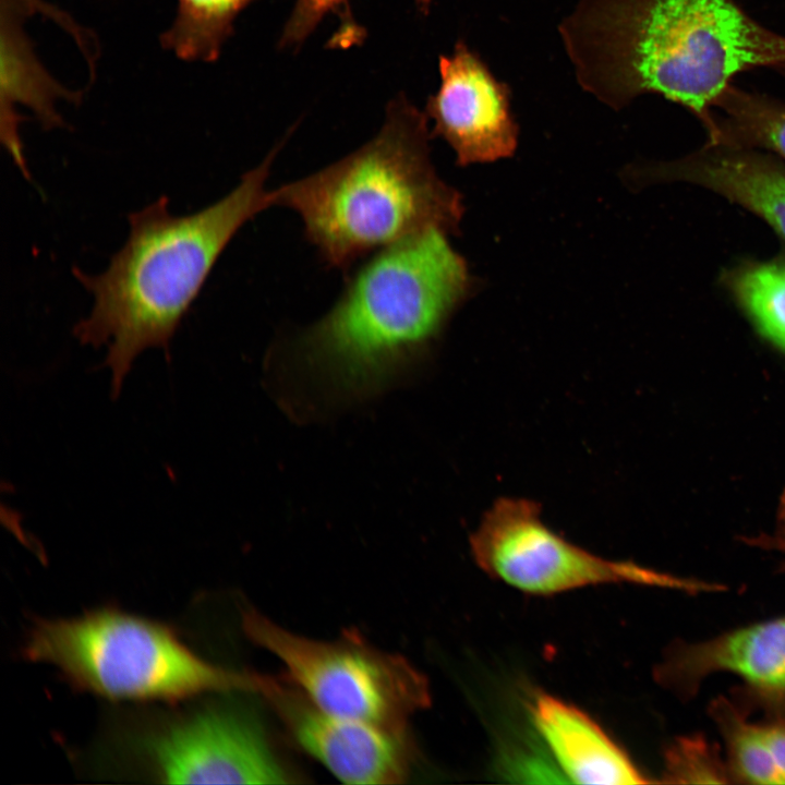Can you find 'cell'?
Returning <instances> with one entry per match:
<instances>
[{
	"label": "cell",
	"mask_w": 785,
	"mask_h": 785,
	"mask_svg": "<svg viewBox=\"0 0 785 785\" xmlns=\"http://www.w3.org/2000/svg\"><path fill=\"white\" fill-rule=\"evenodd\" d=\"M758 544L764 545L770 548L785 550V494L782 498L780 516H778V532L773 536L763 538L757 541Z\"/></svg>",
	"instance_id": "7402d4cb"
},
{
	"label": "cell",
	"mask_w": 785,
	"mask_h": 785,
	"mask_svg": "<svg viewBox=\"0 0 785 785\" xmlns=\"http://www.w3.org/2000/svg\"><path fill=\"white\" fill-rule=\"evenodd\" d=\"M427 122L403 94L395 96L374 137L268 191L269 207L295 212L322 259L342 271L365 254L427 229L454 232L462 217L461 196L434 169Z\"/></svg>",
	"instance_id": "277c9868"
},
{
	"label": "cell",
	"mask_w": 785,
	"mask_h": 785,
	"mask_svg": "<svg viewBox=\"0 0 785 785\" xmlns=\"http://www.w3.org/2000/svg\"><path fill=\"white\" fill-rule=\"evenodd\" d=\"M737 702L746 708L761 709L759 722L764 741L770 749L785 784V699L764 700L741 697Z\"/></svg>",
	"instance_id": "44dd1931"
},
{
	"label": "cell",
	"mask_w": 785,
	"mask_h": 785,
	"mask_svg": "<svg viewBox=\"0 0 785 785\" xmlns=\"http://www.w3.org/2000/svg\"><path fill=\"white\" fill-rule=\"evenodd\" d=\"M346 0H295L283 25L278 46L280 49L299 48L315 31L322 20Z\"/></svg>",
	"instance_id": "ffe728a7"
},
{
	"label": "cell",
	"mask_w": 785,
	"mask_h": 785,
	"mask_svg": "<svg viewBox=\"0 0 785 785\" xmlns=\"http://www.w3.org/2000/svg\"><path fill=\"white\" fill-rule=\"evenodd\" d=\"M710 144L762 147L785 158V102L733 84L712 108Z\"/></svg>",
	"instance_id": "9a60e30c"
},
{
	"label": "cell",
	"mask_w": 785,
	"mask_h": 785,
	"mask_svg": "<svg viewBox=\"0 0 785 785\" xmlns=\"http://www.w3.org/2000/svg\"><path fill=\"white\" fill-rule=\"evenodd\" d=\"M177 13L160 36L165 50L184 61L215 62L238 15L253 0H177Z\"/></svg>",
	"instance_id": "2e32d148"
},
{
	"label": "cell",
	"mask_w": 785,
	"mask_h": 785,
	"mask_svg": "<svg viewBox=\"0 0 785 785\" xmlns=\"http://www.w3.org/2000/svg\"><path fill=\"white\" fill-rule=\"evenodd\" d=\"M470 288L467 264L444 230L384 247L295 337L289 373L330 406L374 398L427 357Z\"/></svg>",
	"instance_id": "7a4b0ae2"
},
{
	"label": "cell",
	"mask_w": 785,
	"mask_h": 785,
	"mask_svg": "<svg viewBox=\"0 0 785 785\" xmlns=\"http://www.w3.org/2000/svg\"><path fill=\"white\" fill-rule=\"evenodd\" d=\"M665 782L727 783L732 782L727 764L703 738H680L665 756Z\"/></svg>",
	"instance_id": "d6986e66"
},
{
	"label": "cell",
	"mask_w": 785,
	"mask_h": 785,
	"mask_svg": "<svg viewBox=\"0 0 785 785\" xmlns=\"http://www.w3.org/2000/svg\"><path fill=\"white\" fill-rule=\"evenodd\" d=\"M34 0H1V141L15 165L27 178L19 136L20 117L15 105L27 107L45 130L64 126L56 101L80 102L82 94L58 83L36 57L22 28V19Z\"/></svg>",
	"instance_id": "7c38bea8"
},
{
	"label": "cell",
	"mask_w": 785,
	"mask_h": 785,
	"mask_svg": "<svg viewBox=\"0 0 785 785\" xmlns=\"http://www.w3.org/2000/svg\"><path fill=\"white\" fill-rule=\"evenodd\" d=\"M414 1H415L418 10L422 14L426 15L430 11L433 0H414Z\"/></svg>",
	"instance_id": "603a6c76"
},
{
	"label": "cell",
	"mask_w": 785,
	"mask_h": 785,
	"mask_svg": "<svg viewBox=\"0 0 785 785\" xmlns=\"http://www.w3.org/2000/svg\"><path fill=\"white\" fill-rule=\"evenodd\" d=\"M782 552H784V553H785V550H783Z\"/></svg>",
	"instance_id": "cb8c5ba5"
},
{
	"label": "cell",
	"mask_w": 785,
	"mask_h": 785,
	"mask_svg": "<svg viewBox=\"0 0 785 785\" xmlns=\"http://www.w3.org/2000/svg\"><path fill=\"white\" fill-rule=\"evenodd\" d=\"M727 752L732 781L752 784H783L780 771L768 748L759 722L737 702L717 698L710 705Z\"/></svg>",
	"instance_id": "e0dca14e"
},
{
	"label": "cell",
	"mask_w": 785,
	"mask_h": 785,
	"mask_svg": "<svg viewBox=\"0 0 785 785\" xmlns=\"http://www.w3.org/2000/svg\"><path fill=\"white\" fill-rule=\"evenodd\" d=\"M470 550L490 577L531 595L633 583L686 589L695 584L631 561L611 560L563 538L542 518L536 502L499 497L471 533Z\"/></svg>",
	"instance_id": "52a82bcc"
},
{
	"label": "cell",
	"mask_w": 785,
	"mask_h": 785,
	"mask_svg": "<svg viewBox=\"0 0 785 785\" xmlns=\"http://www.w3.org/2000/svg\"><path fill=\"white\" fill-rule=\"evenodd\" d=\"M259 695L295 741L349 784H400L410 775L412 741L404 729L333 715L288 677L263 675Z\"/></svg>",
	"instance_id": "9c48e42d"
},
{
	"label": "cell",
	"mask_w": 785,
	"mask_h": 785,
	"mask_svg": "<svg viewBox=\"0 0 785 785\" xmlns=\"http://www.w3.org/2000/svg\"><path fill=\"white\" fill-rule=\"evenodd\" d=\"M558 32L578 84L602 104L657 94L705 128L736 75L785 70V36L736 0H578Z\"/></svg>",
	"instance_id": "6da1fadb"
},
{
	"label": "cell",
	"mask_w": 785,
	"mask_h": 785,
	"mask_svg": "<svg viewBox=\"0 0 785 785\" xmlns=\"http://www.w3.org/2000/svg\"><path fill=\"white\" fill-rule=\"evenodd\" d=\"M246 636L277 656L287 676L322 710L345 718L404 729L431 701L426 677L408 660L377 649L357 630L333 641L293 633L253 609Z\"/></svg>",
	"instance_id": "8992f818"
},
{
	"label": "cell",
	"mask_w": 785,
	"mask_h": 785,
	"mask_svg": "<svg viewBox=\"0 0 785 785\" xmlns=\"http://www.w3.org/2000/svg\"><path fill=\"white\" fill-rule=\"evenodd\" d=\"M727 672L745 683L742 693L785 699V616L669 648L655 678L681 698L695 696L711 674Z\"/></svg>",
	"instance_id": "8fae6325"
},
{
	"label": "cell",
	"mask_w": 785,
	"mask_h": 785,
	"mask_svg": "<svg viewBox=\"0 0 785 785\" xmlns=\"http://www.w3.org/2000/svg\"><path fill=\"white\" fill-rule=\"evenodd\" d=\"M660 172L711 190L764 219L785 238V169L742 147L710 144Z\"/></svg>",
	"instance_id": "5bb4252c"
},
{
	"label": "cell",
	"mask_w": 785,
	"mask_h": 785,
	"mask_svg": "<svg viewBox=\"0 0 785 785\" xmlns=\"http://www.w3.org/2000/svg\"><path fill=\"white\" fill-rule=\"evenodd\" d=\"M23 654L53 665L76 689L111 700L177 702L210 692L259 693L263 676L210 663L168 626L116 608L36 620Z\"/></svg>",
	"instance_id": "5b68a950"
},
{
	"label": "cell",
	"mask_w": 785,
	"mask_h": 785,
	"mask_svg": "<svg viewBox=\"0 0 785 785\" xmlns=\"http://www.w3.org/2000/svg\"><path fill=\"white\" fill-rule=\"evenodd\" d=\"M133 750L162 783L287 784L292 775L254 715L206 706L145 728Z\"/></svg>",
	"instance_id": "ba28073f"
},
{
	"label": "cell",
	"mask_w": 785,
	"mask_h": 785,
	"mask_svg": "<svg viewBox=\"0 0 785 785\" xmlns=\"http://www.w3.org/2000/svg\"><path fill=\"white\" fill-rule=\"evenodd\" d=\"M438 68L440 85L425 107L433 136L449 144L460 166L511 156L518 128L508 86L494 77L463 40L456 43L450 55L439 57Z\"/></svg>",
	"instance_id": "30bf717a"
},
{
	"label": "cell",
	"mask_w": 785,
	"mask_h": 785,
	"mask_svg": "<svg viewBox=\"0 0 785 785\" xmlns=\"http://www.w3.org/2000/svg\"><path fill=\"white\" fill-rule=\"evenodd\" d=\"M533 724L564 774L580 784L650 781L628 753L585 712L551 695L531 705Z\"/></svg>",
	"instance_id": "4fadbf2b"
},
{
	"label": "cell",
	"mask_w": 785,
	"mask_h": 785,
	"mask_svg": "<svg viewBox=\"0 0 785 785\" xmlns=\"http://www.w3.org/2000/svg\"><path fill=\"white\" fill-rule=\"evenodd\" d=\"M279 148L243 173L227 195L193 214L172 215L165 195L131 213L129 237L102 273L73 268L93 297L89 314L73 334L82 345L107 347L113 397L140 354L148 349L168 353L224 250L245 222L269 207L266 181Z\"/></svg>",
	"instance_id": "3957f363"
},
{
	"label": "cell",
	"mask_w": 785,
	"mask_h": 785,
	"mask_svg": "<svg viewBox=\"0 0 785 785\" xmlns=\"http://www.w3.org/2000/svg\"><path fill=\"white\" fill-rule=\"evenodd\" d=\"M733 289L761 333L785 350V263L749 266L735 275Z\"/></svg>",
	"instance_id": "ac0fdd59"
}]
</instances>
